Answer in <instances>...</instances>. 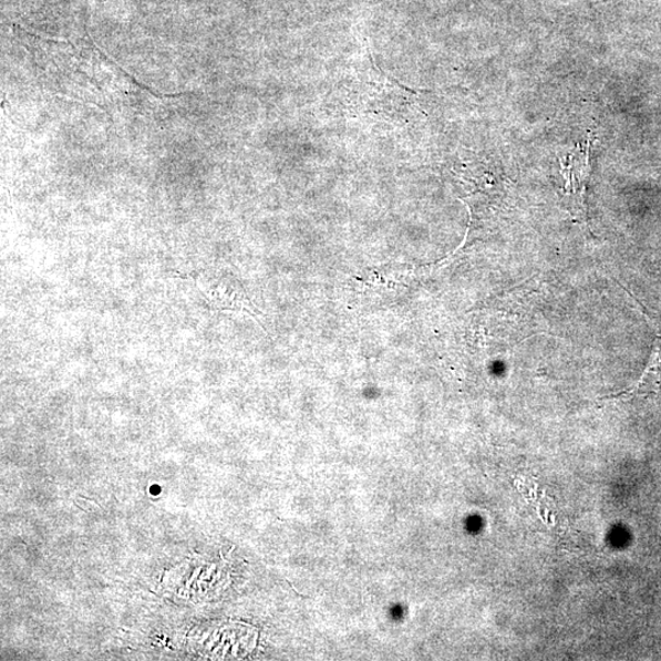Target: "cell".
Returning a JSON list of instances; mask_svg holds the SVG:
<instances>
[{
	"label": "cell",
	"instance_id": "7a4b0ae2",
	"mask_svg": "<svg viewBox=\"0 0 661 661\" xmlns=\"http://www.w3.org/2000/svg\"><path fill=\"white\" fill-rule=\"evenodd\" d=\"M661 382V331L657 333L654 352L645 373L637 386L630 391L631 394H648L657 391Z\"/></svg>",
	"mask_w": 661,
	"mask_h": 661
},
{
	"label": "cell",
	"instance_id": "6da1fadb",
	"mask_svg": "<svg viewBox=\"0 0 661 661\" xmlns=\"http://www.w3.org/2000/svg\"><path fill=\"white\" fill-rule=\"evenodd\" d=\"M590 138L587 144L577 146L571 155L561 159V173L565 178V203L578 223H587V185L590 176Z\"/></svg>",
	"mask_w": 661,
	"mask_h": 661
}]
</instances>
